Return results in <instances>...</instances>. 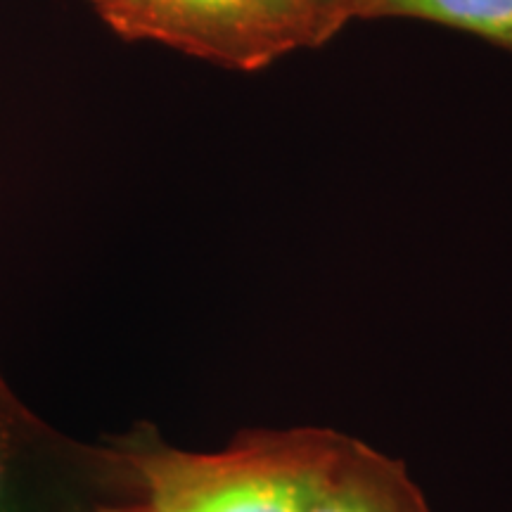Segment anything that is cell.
<instances>
[{"label":"cell","mask_w":512,"mask_h":512,"mask_svg":"<svg viewBox=\"0 0 512 512\" xmlns=\"http://www.w3.org/2000/svg\"><path fill=\"white\" fill-rule=\"evenodd\" d=\"M268 5L278 12L280 19H285V22L297 31L299 41H302V48H306L304 17H302V5H299V0H268Z\"/></svg>","instance_id":"cell-7"},{"label":"cell","mask_w":512,"mask_h":512,"mask_svg":"<svg viewBox=\"0 0 512 512\" xmlns=\"http://www.w3.org/2000/svg\"><path fill=\"white\" fill-rule=\"evenodd\" d=\"M349 444L318 427L245 432L214 453L166 444L150 425L107 441L147 512H306Z\"/></svg>","instance_id":"cell-1"},{"label":"cell","mask_w":512,"mask_h":512,"mask_svg":"<svg viewBox=\"0 0 512 512\" xmlns=\"http://www.w3.org/2000/svg\"><path fill=\"white\" fill-rule=\"evenodd\" d=\"M88 3H93V5H95V3H100V0H88Z\"/></svg>","instance_id":"cell-9"},{"label":"cell","mask_w":512,"mask_h":512,"mask_svg":"<svg viewBox=\"0 0 512 512\" xmlns=\"http://www.w3.org/2000/svg\"><path fill=\"white\" fill-rule=\"evenodd\" d=\"M358 0H299L304 17L306 48L328 43L354 19Z\"/></svg>","instance_id":"cell-6"},{"label":"cell","mask_w":512,"mask_h":512,"mask_svg":"<svg viewBox=\"0 0 512 512\" xmlns=\"http://www.w3.org/2000/svg\"><path fill=\"white\" fill-rule=\"evenodd\" d=\"M306 512H430L401 460L351 439Z\"/></svg>","instance_id":"cell-4"},{"label":"cell","mask_w":512,"mask_h":512,"mask_svg":"<svg viewBox=\"0 0 512 512\" xmlns=\"http://www.w3.org/2000/svg\"><path fill=\"white\" fill-rule=\"evenodd\" d=\"M98 512H147L145 508H140L136 503H117V505H105Z\"/></svg>","instance_id":"cell-8"},{"label":"cell","mask_w":512,"mask_h":512,"mask_svg":"<svg viewBox=\"0 0 512 512\" xmlns=\"http://www.w3.org/2000/svg\"><path fill=\"white\" fill-rule=\"evenodd\" d=\"M102 22L126 41H150L254 74L302 48L268 0H100Z\"/></svg>","instance_id":"cell-3"},{"label":"cell","mask_w":512,"mask_h":512,"mask_svg":"<svg viewBox=\"0 0 512 512\" xmlns=\"http://www.w3.org/2000/svg\"><path fill=\"white\" fill-rule=\"evenodd\" d=\"M117 503L131 496L112 448L50 427L0 373V512H98Z\"/></svg>","instance_id":"cell-2"},{"label":"cell","mask_w":512,"mask_h":512,"mask_svg":"<svg viewBox=\"0 0 512 512\" xmlns=\"http://www.w3.org/2000/svg\"><path fill=\"white\" fill-rule=\"evenodd\" d=\"M420 19L484 38L512 53V0H358L354 19Z\"/></svg>","instance_id":"cell-5"}]
</instances>
